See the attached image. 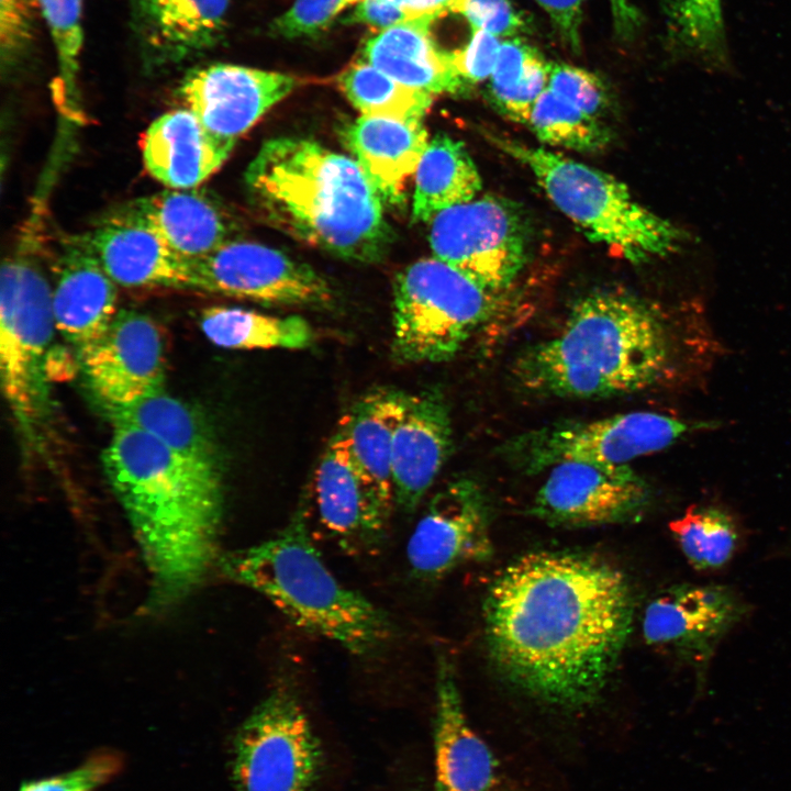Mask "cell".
Segmentation results:
<instances>
[{
	"label": "cell",
	"mask_w": 791,
	"mask_h": 791,
	"mask_svg": "<svg viewBox=\"0 0 791 791\" xmlns=\"http://www.w3.org/2000/svg\"><path fill=\"white\" fill-rule=\"evenodd\" d=\"M634 599L625 576L603 559L535 552L510 564L486 598L493 664L545 702L597 701L631 634Z\"/></svg>",
	"instance_id": "obj_1"
},
{
	"label": "cell",
	"mask_w": 791,
	"mask_h": 791,
	"mask_svg": "<svg viewBox=\"0 0 791 791\" xmlns=\"http://www.w3.org/2000/svg\"><path fill=\"white\" fill-rule=\"evenodd\" d=\"M102 461L151 576L149 605L171 606L218 558L222 470L202 466L131 425L114 423Z\"/></svg>",
	"instance_id": "obj_2"
},
{
	"label": "cell",
	"mask_w": 791,
	"mask_h": 791,
	"mask_svg": "<svg viewBox=\"0 0 791 791\" xmlns=\"http://www.w3.org/2000/svg\"><path fill=\"white\" fill-rule=\"evenodd\" d=\"M247 197L271 226L334 256L378 261L391 234L360 165L298 136L264 142L245 172Z\"/></svg>",
	"instance_id": "obj_3"
},
{
	"label": "cell",
	"mask_w": 791,
	"mask_h": 791,
	"mask_svg": "<svg viewBox=\"0 0 791 791\" xmlns=\"http://www.w3.org/2000/svg\"><path fill=\"white\" fill-rule=\"evenodd\" d=\"M669 363L658 314L621 290L580 298L561 328L526 348L512 376L524 391L566 399H605L654 385Z\"/></svg>",
	"instance_id": "obj_4"
},
{
	"label": "cell",
	"mask_w": 791,
	"mask_h": 791,
	"mask_svg": "<svg viewBox=\"0 0 791 791\" xmlns=\"http://www.w3.org/2000/svg\"><path fill=\"white\" fill-rule=\"evenodd\" d=\"M232 580L260 593L298 627L356 656L378 650L392 634L388 615L343 586L328 569L301 508L275 536L221 559Z\"/></svg>",
	"instance_id": "obj_5"
},
{
	"label": "cell",
	"mask_w": 791,
	"mask_h": 791,
	"mask_svg": "<svg viewBox=\"0 0 791 791\" xmlns=\"http://www.w3.org/2000/svg\"><path fill=\"white\" fill-rule=\"evenodd\" d=\"M45 203L35 201L3 261L0 288V370L18 422L34 425L46 408V359L55 326Z\"/></svg>",
	"instance_id": "obj_6"
},
{
	"label": "cell",
	"mask_w": 791,
	"mask_h": 791,
	"mask_svg": "<svg viewBox=\"0 0 791 791\" xmlns=\"http://www.w3.org/2000/svg\"><path fill=\"white\" fill-rule=\"evenodd\" d=\"M498 148L521 161L552 202L591 241L634 263L666 255L678 232L639 204L613 176L569 157L484 131Z\"/></svg>",
	"instance_id": "obj_7"
},
{
	"label": "cell",
	"mask_w": 791,
	"mask_h": 791,
	"mask_svg": "<svg viewBox=\"0 0 791 791\" xmlns=\"http://www.w3.org/2000/svg\"><path fill=\"white\" fill-rule=\"evenodd\" d=\"M494 292L437 259H420L393 282L391 355L397 363L455 357L492 314Z\"/></svg>",
	"instance_id": "obj_8"
},
{
	"label": "cell",
	"mask_w": 791,
	"mask_h": 791,
	"mask_svg": "<svg viewBox=\"0 0 791 791\" xmlns=\"http://www.w3.org/2000/svg\"><path fill=\"white\" fill-rule=\"evenodd\" d=\"M688 430L683 421L650 411L569 420L517 434L502 445L501 455L527 475L568 461L628 465L669 447Z\"/></svg>",
	"instance_id": "obj_9"
},
{
	"label": "cell",
	"mask_w": 791,
	"mask_h": 791,
	"mask_svg": "<svg viewBox=\"0 0 791 791\" xmlns=\"http://www.w3.org/2000/svg\"><path fill=\"white\" fill-rule=\"evenodd\" d=\"M236 791H312L323 754L296 693L275 688L249 714L234 739Z\"/></svg>",
	"instance_id": "obj_10"
},
{
	"label": "cell",
	"mask_w": 791,
	"mask_h": 791,
	"mask_svg": "<svg viewBox=\"0 0 791 791\" xmlns=\"http://www.w3.org/2000/svg\"><path fill=\"white\" fill-rule=\"evenodd\" d=\"M434 257L497 292L527 259V229L517 208L493 196L449 208L431 221Z\"/></svg>",
	"instance_id": "obj_11"
},
{
	"label": "cell",
	"mask_w": 791,
	"mask_h": 791,
	"mask_svg": "<svg viewBox=\"0 0 791 791\" xmlns=\"http://www.w3.org/2000/svg\"><path fill=\"white\" fill-rule=\"evenodd\" d=\"M194 290L280 305L325 307L328 282L311 266L264 244L231 239L193 259Z\"/></svg>",
	"instance_id": "obj_12"
},
{
	"label": "cell",
	"mask_w": 791,
	"mask_h": 791,
	"mask_svg": "<svg viewBox=\"0 0 791 791\" xmlns=\"http://www.w3.org/2000/svg\"><path fill=\"white\" fill-rule=\"evenodd\" d=\"M650 503L648 483L630 465L568 461L550 468L530 513L555 526L634 522Z\"/></svg>",
	"instance_id": "obj_13"
},
{
	"label": "cell",
	"mask_w": 791,
	"mask_h": 791,
	"mask_svg": "<svg viewBox=\"0 0 791 791\" xmlns=\"http://www.w3.org/2000/svg\"><path fill=\"white\" fill-rule=\"evenodd\" d=\"M491 555L490 508L482 487L468 477L448 481L432 497L409 538L412 573L434 580Z\"/></svg>",
	"instance_id": "obj_14"
},
{
	"label": "cell",
	"mask_w": 791,
	"mask_h": 791,
	"mask_svg": "<svg viewBox=\"0 0 791 791\" xmlns=\"http://www.w3.org/2000/svg\"><path fill=\"white\" fill-rule=\"evenodd\" d=\"M79 356L92 391L107 409L125 406L163 389L161 335L157 324L141 312L118 311L105 333Z\"/></svg>",
	"instance_id": "obj_15"
},
{
	"label": "cell",
	"mask_w": 791,
	"mask_h": 791,
	"mask_svg": "<svg viewBox=\"0 0 791 791\" xmlns=\"http://www.w3.org/2000/svg\"><path fill=\"white\" fill-rule=\"evenodd\" d=\"M745 611L742 601L726 587L676 584L660 591L647 604L643 636L648 645L671 650L704 668Z\"/></svg>",
	"instance_id": "obj_16"
},
{
	"label": "cell",
	"mask_w": 791,
	"mask_h": 791,
	"mask_svg": "<svg viewBox=\"0 0 791 791\" xmlns=\"http://www.w3.org/2000/svg\"><path fill=\"white\" fill-rule=\"evenodd\" d=\"M309 499L319 524L342 547L366 549L380 542L391 510L356 466L341 422L317 460Z\"/></svg>",
	"instance_id": "obj_17"
},
{
	"label": "cell",
	"mask_w": 791,
	"mask_h": 791,
	"mask_svg": "<svg viewBox=\"0 0 791 791\" xmlns=\"http://www.w3.org/2000/svg\"><path fill=\"white\" fill-rule=\"evenodd\" d=\"M299 83L289 74L213 64L189 71L177 96L209 130L236 140Z\"/></svg>",
	"instance_id": "obj_18"
},
{
	"label": "cell",
	"mask_w": 791,
	"mask_h": 791,
	"mask_svg": "<svg viewBox=\"0 0 791 791\" xmlns=\"http://www.w3.org/2000/svg\"><path fill=\"white\" fill-rule=\"evenodd\" d=\"M55 254V326L81 352L99 339L114 320L116 283L98 259L89 233L63 237Z\"/></svg>",
	"instance_id": "obj_19"
},
{
	"label": "cell",
	"mask_w": 791,
	"mask_h": 791,
	"mask_svg": "<svg viewBox=\"0 0 791 791\" xmlns=\"http://www.w3.org/2000/svg\"><path fill=\"white\" fill-rule=\"evenodd\" d=\"M453 447L448 403L437 388L406 397L392 452L394 503L413 511L435 481Z\"/></svg>",
	"instance_id": "obj_20"
},
{
	"label": "cell",
	"mask_w": 791,
	"mask_h": 791,
	"mask_svg": "<svg viewBox=\"0 0 791 791\" xmlns=\"http://www.w3.org/2000/svg\"><path fill=\"white\" fill-rule=\"evenodd\" d=\"M236 140L209 130L187 108L168 111L141 140L145 168L169 189H192L220 169Z\"/></svg>",
	"instance_id": "obj_21"
},
{
	"label": "cell",
	"mask_w": 791,
	"mask_h": 791,
	"mask_svg": "<svg viewBox=\"0 0 791 791\" xmlns=\"http://www.w3.org/2000/svg\"><path fill=\"white\" fill-rule=\"evenodd\" d=\"M113 215L155 233L172 250L201 258L231 241L233 224L209 194L192 189H166L123 205Z\"/></svg>",
	"instance_id": "obj_22"
},
{
	"label": "cell",
	"mask_w": 791,
	"mask_h": 791,
	"mask_svg": "<svg viewBox=\"0 0 791 791\" xmlns=\"http://www.w3.org/2000/svg\"><path fill=\"white\" fill-rule=\"evenodd\" d=\"M109 277L123 287L193 289V259L172 250L151 230L111 215L89 233Z\"/></svg>",
	"instance_id": "obj_23"
},
{
	"label": "cell",
	"mask_w": 791,
	"mask_h": 791,
	"mask_svg": "<svg viewBox=\"0 0 791 791\" xmlns=\"http://www.w3.org/2000/svg\"><path fill=\"white\" fill-rule=\"evenodd\" d=\"M435 686L436 789L487 791L494 777L493 757L466 721L453 665L443 654L436 660Z\"/></svg>",
	"instance_id": "obj_24"
},
{
	"label": "cell",
	"mask_w": 791,
	"mask_h": 791,
	"mask_svg": "<svg viewBox=\"0 0 791 791\" xmlns=\"http://www.w3.org/2000/svg\"><path fill=\"white\" fill-rule=\"evenodd\" d=\"M345 141L381 200L393 205L404 200L430 142L422 120L367 115L347 129Z\"/></svg>",
	"instance_id": "obj_25"
},
{
	"label": "cell",
	"mask_w": 791,
	"mask_h": 791,
	"mask_svg": "<svg viewBox=\"0 0 791 791\" xmlns=\"http://www.w3.org/2000/svg\"><path fill=\"white\" fill-rule=\"evenodd\" d=\"M229 0H135L134 24L145 53L176 64L214 46L224 30Z\"/></svg>",
	"instance_id": "obj_26"
},
{
	"label": "cell",
	"mask_w": 791,
	"mask_h": 791,
	"mask_svg": "<svg viewBox=\"0 0 791 791\" xmlns=\"http://www.w3.org/2000/svg\"><path fill=\"white\" fill-rule=\"evenodd\" d=\"M406 397L408 393L396 388L371 389L339 420L356 466L390 510L394 503L393 436L403 414Z\"/></svg>",
	"instance_id": "obj_27"
},
{
	"label": "cell",
	"mask_w": 791,
	"mask_h": 791,
	"mask_svg": "<svg viewBox=\"0 0 791 791\" xmlns=\"http://www.w3.org/2000/svg\"><path fill=\"white\" fill-rule=\"evenodd\" d=\"M430 29L403 24L379 31L363 47L365 62L394 80L428 94L458 93L467 83L448 53L436 47Z\"/></svg>",
	"instance_id": "obj_28"
},
{
	"label": "cell",
	"mask_w": 791,
	"mask_h": 791,
	"mask_svg": "<svg viewBox=\"0 0 791 791\" xmlns=\"http://www.w3.org/2000/svg\"><path fill=\"white\" fill-rule=\"evenodd\" d=\"M107 410L114 423L140 428L179 455L222 470L219 448L207 422L190 405L165 392L164 388L125 406Z\"/></svg>",
	"instance_id": "obj_29"
},
{
	"label": "cell",
	"mask_w": 791,
	"mask_h": 791,
	"mask_svg": "<svg viewBox=\"0 0 791 791\" xmlns=\"http://www.w3.org/2000/svg\"><path fill=\"white\" fill-rule=\"evenodd\" d=\"M414 177L412 216L422 222L474 200L482 185L464 144L446 134L430 140Z\"/></svg>",
	"instance_id": "obj_30"
},
{
	"label": "cell",
	"mask_w": 791,
	"mask_h": 791,
	"mask_svg": "<svg viewBox=\"0 0 791 791\" xmlns=\"http://www.w3.org/2000/svg\"><path fill=\"white\" fill-rule=\"evenodd\" d=\"M200 326L214 345L230 349H302L314 341L310 323L299 315L277 316L233 307L202 311Z\"/></svg>",
	"instance_id": "obj_31"
},
{
	"label": "cell",
	"mask_w": 791,
	"mask_h": 791,
	"mask_svg": "<svg viewBox=\"0 0 791 791\" xmlns=\"http://www.w3.org/2000/svg\"><path fill=\"white\" fill-rule=\"evenodd\" d=\"M548 79L549 65L534 47L519 40L504 41L490 77L492 102L506 119L527 124Z\"/></svg>",
	"instance_id": "obj_32"
},
{
	"label": "cell",
	"mask_w": 791,
	"mask_h": 791,
	"mask_svg": "<svg viewBox=\"0 0 791 791\" xmlns=\"http://www.w3.org/2000/svg\"><path fill=\"white\" fill-rule=\"evenodd\" d=\"M337 83L350 103L367 116L422 120L433 96L408 87L365 60L349 65Z\"/></svg>",
	"instance_id": "obj_33"
},
{
	"label": "cell",
	"mask_w": 791,
	"mask_h": 791,
	"mask_svg": "<svg viewBox=\"0 0 791 791\" xmlns=\"http://www.w3.org/2000/svg\"><path fill=\"white\" fill-rule=\"evenodd\" d=\"M670 36L686 55L706 66H728L722 0H660Z\"/></svg>",
	"instance_id": "obj_34"
},
{
	"label": "cell",
	"mask_w": 791,
	"mask_h": 791,
	"mask_svg": "<svg viewBox=\"0 0 791 791\" xmlns=\"http://www.w3.org/2000/svg\"><path fill=\"white\" fill-rule=\"evenodd\" d=\"M669 531L687 560L698 570L723 567L738 544L734 521L713 506L688 508L669 523Z\"/></svg>",
	"instance_id": "obj_35"
},
{
	"label": "cell",
	"mask_w": 791,
	"mask_h": 791,
	"mask_svg": "<svg viewBox=\"0 0 791 791\" xmlns=\"http://www.w3.org/2000/svg\"><path fill=\"white\" fill-rule=\"evenodd\" d=\"M527 124L539 141L568 149L597 152L610 142V132L599 119L548 88L535 102Z\"/></svg>",
	"instance_id": "obj_36"
},
{
	"label": "cell",
	"mask_w": 791,
	"mask_h": 791,
	"mask_svg": "<svg viewBox=\"0 0 791 791\" xmlns=\"http://www.w3.org/2000/svg\"><path fill=\"white\" fill-rule=\"evenodd\" d=\"M58 60L55 97L63 114L78 119L77 79L83 46L82 0H37Z\"/></svg>",
	"instance_id": "obj_37"
},
{
	"label": "cell",
	"mask_w": 791,
	"mask_h": 791,
	"mask_svg": "<svg viewBox=\"0 0 791 791\" xmlns=\"http://www.w3.org/2000/svg\"><path fill=\"white\" fill-rule=\"evenodd\" d=\"M547 88L597 119L604 115L610 104L606 88L600 78L572 65H549Z\"/></svg>",
	"instance_id": "obj_38"
},
{
	"label": "cell",
	"mask_w": 791,
	"mask_h": 791,
	"mask_svg": "<svg viewBox=\"0 0 791 791\" xmlns=\"http://www.w3.org/2000/svg\"><path fill=\"white\" fill-rule=\"evenodd\" d=\"M123 767V758L114 750L103 749L75 769L22 784L19 791H94Z\"/></svg>",
	"instance_id": "obj_39"
},
{
	"label": "cell",
	"mask_w": 791,
	"mask_h": 791,
	"mask_svg": "<svg viewBox=\"0 0 791 791\" xmlns=\"http://www.w3.org/2000/svg\"><path fill=\"white\" fill-rule=\"evenodd\" d=\"M360 0H296L272 23L275 34L286 38L310 36L324 31L347 7Z\"/></svg>",
	"instance_id": "obj_40"
},
{
	"label": "cell",
	"mask_w": 791,
	"mask_h": 791,
	"mask_svg": "<svg viewBox=\"0 0 791 791\" xmlns=\"http://www.w3.org/2000/svg\"><path fill=\"white\" fill-rule=\"evenodd\" d=\"M449 11L464 16L472 30L498 37L514 35L524 26L509 0H454Z\"/></svg>",
	"instance_id": "obj_41"
},
{
	"label": "cell",
	"mask_w": 791,
	"mask_h": 791,
	"mask_svg": "<svg viewBox=\"0 0 791 791\" xmlns=\"http://www.w3.org/2000/svg\"><path fill=\"white\" fill-rule=\"evenodd\" d=\"M501 44L498 36L482 30H472L466 46L448 53L449 60L467 85L476 83L491 77Z\"/></svg>",
	"instance_id": "obj_42"
},
{
	"label": "cell",
	"mask_w": 791,
	"mask_h": 791,
	"mask_svg": "<svg viewBox=\"0 0 791 791\" xmlns=\"http://www.w3.org/2000/svg\"><path fill=\"white\" fill-rule=\"evenodd\" d=\"M37 0H0V46L2 57L11 59L32 37Z\"/></svg>",
	"instance_id": "obj_43"
},
{
	"label": "cell",
	"mask_w": 791,
	"mask_h": 791,
	"mask_svg": "<svg viewBox=\"0 0 791 791\" xmlns=\"http://www.w3.org/2000/svg\"><path fill=\"white\" fill-rule=\"evenodd\" d=\"M347 23H363L380 31L403 24L430 29L432 21L391 0H360L346 16Z\"/></svg>",
	"instance_id": "obj_44"
},
{
	"label": "cell",
	"mask_w": 791,
	"mask_h": 791,
	"mask_svg": "<svg viewBox=\"0 0 791 791\" xmlns=\"http://www.w3.org/2000/svg\"><path fill=\"white\" fill-rule=\"evenodd\" d=\"M553 20L562 40L578 51L584 0H535Z\"/></svg>",
	"instance_id": "obj_45"
},
{
	"label": "cell",
	"mask_w": 791,
	"mask_h": 791,
	"mask_svg": "<svg viewBox=\"0 0 791 791\" xmlns=\"http://www.w3.org/2000/svg\"><path fill=\"white\" fill-rule=\"evenodd\" d=\"M399 5L434 22L449 11L454 0H391Z\"/></svg>",
	"instance_id": "obj_46"
},
{
	"label": "cell",
	"mask_w": 791,
	"mask_h": 791,
	"mask_svg": "<svg viewBox=\"0 0 791 791\" xmlns=\"http://www.w3.org/2000/svg\"><path fill=\"white\" fill-rule=\"evenodd\" d=\"M614 10L616 23L624 31L631 30L637 18L634 9H632L626 0H611Z\"/></svg>",
	"instance_id": "obj_47"
}]
</instances>
